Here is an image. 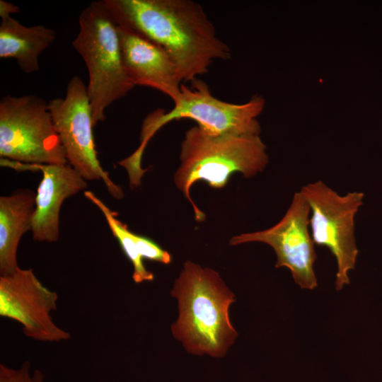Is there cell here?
<instances>
[{
  "mask_svg": "<svg viewBox=\"0 0 382 382\" xmlns=\"http://www.w3.org/2000/svg\"><path fill=\"white\" fill-rule=\"evenodd\" d=\"M118 26L156 45L175 64L183 82L208 72L214 60L229 59L202 6L191 0H105Z\"/></svg>",
  "mask_w": 382,
  "mask_h": 382,
  "instance_id": "cell-1",
  "label": "cell"
},
{
  "mask_svg": "<svg viewBox=\"0 0 382 382\" xmlns=\"http://www.w3.org/2000/svg\"><path fill=\"white\" fill-rule=\"evenodd\" d=\"M171 295L178 301L179 316L172 332L186 350L197 355L224 357L238 333L229 319L235 295L219 274L187 261Z\"/></svg>",
  "mask_w": 382,
  "mask_h": 382,
  "instance_id": "cell-2",
  "label": "cell"
},
{
  "mask_svg": "<svg viewBox=\"0 0 382 382\" xmlns=\"http://www.w3.org/2000/svg\"><path fill=\"white\" fill-rule=\"evenodd\" d=\"M180 160L175 183L191 204L195 219L202 221L205 215L190 196L194 183L204 181L211 187L221 188L236 173L253 177L266 168L269 156L259 134L216 135L196 125L185 132Z\"/></svg>",
  "mask_w": 382,
  "mask_h": 382,
  "instance_id": "cell-3",
  "label": "cell"
},
{
  "mask_svg": "<svg viewBox=\"0 0 382 382\" xmlns=\"http://www.w3.org/2000/svg\"><path fill=\"white\" fill-rule=\"evenodd\" d=\"M79 31L72 41L88 73L86 86L93 125L105 120V110L135 86L124 66L117 25L105 0L90 3L79 18Z\"/></svg>",
  "mask_w": 382,
  "mask_h": 382,
  "instance_id": "cell-4",
  "label": "cell"
},
{
  "mask_svg": "<svg viewBox=\"0 0 382 382\" xmlns=\"http://www.w3.org/2000/svg\"><path fill=\"white\" fill-rule=\"evenodd\" d=\"M265 105V99L255 96L243 104L227 103L214 97L209 86L197 79L190 86L181 85V96L174 107L166 112L158 109L144 120L140 144L127 157L129 163L141 166V158L147 143L163 126L173 120L189 118L212 134H259L261 127L257 117Z\"/></svg>",
  "mask_w": 382,
  "mask_h": 382,
  "instance_id": "cell-5",
  "label": "cell"
},
{
  "mask_svg": "<svg viewBox=\"0 0 382 382\" xmlns=\"http://www.w3.org/2000/svg\"><path fill=\"white\" fill-rule=\"evenodd\" d=\"M0 156L23 163H68L44 99L35 95L1 99Z\"/></svg>",
  "mask_w": 382,
  "mask_h": 382,
  "instance_id": "cell-6",
  "label": "cell"
},
{
  "mask_svg": "<svg viewBox=\"0 0 382 382\" xmlns=\"http://www.w3.org/2000/svg\"><path fill=\"white\" fill-rule=\"evenodd\" d=\"M310 209L309 227L315 245L329 249L337 262L335 289L350 283L349 272L357 263L354 220L363 204L364 194L348 192L340 195L322 180L300 190Z\"/></svg>",
  "mask_w": 382,
  "mask_h": 382,
  "instance_id": "cell-7",
  "label": "cell"
},
{
  "mask_svg": "<svg viewBox=\"0 0 382 382\" xmlns=\"http://www.w3.org/2000/svg\"><path fill=\"white\" fill-rule=\"evenodd\" d=\"M48 108L68 164L86 180H103L111 196L122 199V188L111 180L98 158L90 100L81 79L73 76L67 84L65 96L50 100Z\"/></svg>",
  "mask_w": 382,
  "mask_h": 382,
  "instance_id": "cell-8",
  "label": "cell"
},
{
  "mask_svg": "<svg viewBox=\"0 0 382 382\" xmlns=\"http://www.w3.org/2000/svg\"><path fill=\"white\" fill-rule=\"evenodd\" d=\"M310 209L299 190L292 197L282 218L269 228L235 236L232 245L250 242L267 244L277 256L276 267L288 268L301 289H313L318 280L313 265L317 259L315 243L309 227Z\"/></svg>",
  "mask_w": 382,
  "mask_h": 382,
  "instance_id": "cell-9",
  "label": "cell"
},
{
  "mask_svg": "<svg viewBox=\"0 0 382 382\" xmlns=\"http://www.w3.org/2000/svg\"><path fill=\"white\" fill-rule=\"evenodd\" d=\"M57 294L45 287L32 269L18 267L0 277V316L21 323L28 337L42 342L71 337L52 319L50 312L57 309Z\"/></svg>",
  "mask_w": 382,
  "mask_h": 382,
  "instance_id": "cell-10",
  "label": "cell"
},
{
  "mask_svg": "<svg viewBox=\"0 0 382 382\" xmlns=\"http://www.w3.org/2000/svg\"><path fill=\"white\" fill-rule=\"evenodd\" d=\"M1 166L42 173L35 195L31 231L39 242H56L59 237V212L64 201L87 188L86 180L69 164H33L1 158Z\"/></svg>",
  "mask_w": 382,
  "mask_h": 382,
  "instance_id": "cell-11",
  "label": "cell"
},
{
  "mask_svg": "<svg viewBox=\"0 0 382 382\" xmlns=\"http://www.w3.org/2000/svg\"><path fill=\"white\" fill-rule=\"evenodd\" d=\"M117 30L124 66L133 84L158 90L177 103L181 96L183 81L167 53L118 25Z\"/></svg>",
  "mask_w": 382,
  "mask_h": 382,
  "instance_id": "cell-12",
  "label": "cell"
},
{
  "mask_svg": "<svg viewBox=\"0 0 382 382\" xmlns=\"http://www.w3.org/2000/svg\"><path fill=\"white\" fill-rule=\"evenodd\" d=\"M55 39V31L45 25L28 27L11 16L4 17L0 23V57L16 59L26 74L37 72L40 56Z\"/></svg>",
  "mask_w": 382,
  "mask_h": 382,
  "instance_id": "cell-13",
  "label": "cell"
},
{
  "mask_svg": "<svg viewBox=\"0 0 382 382\" xmlns=\"http://www.w3.org/2000/svg\"><path fill=\"white\" fill-rule=\"evenodd\" d=\"M35 207V195L30 191H21L0 197V274L14 272L17 250L23 235L31 230Z\"/></svg>",
  "mask_w": 382,
  "mask_h": 382,
  "instance_id": "cell-14",
  "label": "cell"
},
{
  "mask_svg": "<svg viewBox=\"0 0 382 382\" xmlns=\"http://www.w3.org/2000/svg\"><path fill=\"white\" fill-rule=\"evenodd\" d=\"M83 195L104 215L112 235L117 240L123 253L132 264V279L135 283L149 282L154 279V274L146 268L144 259L163 265L170 263L171 256L168 251L149 238L129 231L127 224L117 219V213L112 212L93 192L86 190Z\"/></svg>",
  "mask_w": 382,
  "mask_h": 382,
  "instance_id": "cell-15",
  "label": "cell"
},
{
  "mask_svg": "<svg viewBox=\"0 0 382 382\" xmlns=\"http://www.w3.org/2000/svg\"><path fill=\"white\" fill-rule=\"evenodd\" d=\"M44 374L35 369L31 374L30 364L25 361L18 369L0 364V382H44Z\"/></svg>",
  "mask_w": 382,
  "mask_h": 382,
  "instance_id": "cell-16",
  "label": "cell"
},
{
  "mask_svg": "<svg viewBox=\"0 0 382 382\" xmlns=\"http://www.w3.org/2000/svg\"><path fill=\"white\" fill-rule=\"evenodd\" d=\"M20 11V8L15 4L6 1L4 0L0 1V16L1 18L11 16L12 13H17Z\"/></svg>",
  "mask_w": 382,
  "mask_h": 382,
  "instance_id": "cell-17",
  "label": "cell"
}]
</instances>
